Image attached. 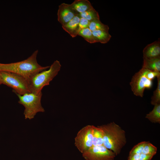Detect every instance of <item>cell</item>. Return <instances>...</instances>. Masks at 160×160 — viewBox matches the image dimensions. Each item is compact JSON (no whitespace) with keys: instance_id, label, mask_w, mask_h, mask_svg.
<instances>
[{"instance_id":"cell-1","label":"cell","mask_w":160,"mask_h":160,"mask_svg":"<svg viewBox=\"0 0 160 160\" xmlns=\"http://www.w3.org/2000/svg\"><path fill=\"white\" fill-rule=\"evenodd\" d=\"M38 51H35L26 59L18 62L7 64L0 63V71L14 73L28 80L36 74L49 68L50 66H42L37 62Z\"/></svg>"},{"instance_id":"cell-2","label":"cell","mask_w":160,"mask_h":160,"mask_svg":"<svg viewBox=\"0 0 160 160\" xmlns=\"http://www.w3.org/2000/svg\"><path fill=\"white\" fill-rule=\"evenodd\" d=\"M98 126L103 132V145L116 156L119 154L127 143L125 131L114 122Z\"/></svg>"},{"instance_id":"cell-3","label":"cell","mask_w":160,"mask_h":160,"mask_svg":"<svg viewBox=\"0 0 160 160\" xmlns=\"http://www.w3.org/2000/svg\"><path fill=\"white\" fill-rule=\"evenodd\" d=\"M61 67L60 62L56 60L48 70L41 71L31 77L28 81L31 93L37 94L41 92L43 88L49 85L50 82L57 75Z\"/></svg>"},{"instance_id":"cell-4","label":"cell","mask_w":160,"mask_h":160,"mask_svg":"<svg viewBox=\"0 0 160 160\" xmlns=\"http://www.w3.org/2000/svg\"><path fill=\"white\" fill-rule=\"evenodd\" d=\"M16 94L19 99L18 103L25 108L23 114L25 119H31L38 113L45 111L41 103L42 92L37 94L30 93L22 95Z\"/></svg>"},{"instance_id":"cell-5","label":"cell","mask_w":160,"mask_h":160,"mask_svg":"<svg viewBox=\"0 0 160 160\" xmlns=\"http://www.w3.org/2000/svg\"><path fill=\"white\" fill-rule=\"evenodd\" d=\"M0 78L1 84L13 89L16 94L22 95L31 93L28 79L16 73L0 71Z\"/></svg>"},{"instance_id":"cell-6","label":"cell","mask_w":160,"mask_h":160,"mask_svg":"<svg viewBox=\"0 0 160 160\" xmlns=\"http://www.w3.org/2000/svg\"><path fill=\"white\" fill-rule=\"evenodd\" d=\"M148 69L142 68L133 76L130 82L131 89L134 94L143 97L145 89H150L153 86V81L147 77Z\"/></svg>"},{"instance_id":"cell-7","label":"cell","mask_w":160,"mask_h":160,"mask_svg":"<svg viewBox=\"0 0 160 160\" xmlns=\"http://www.w3.org/2000/svg\"><path fill=\"white\" fill-rule=\"evenodd\" d=\"M93 125H87L81 128L75 138V145L83 154L93 146Z\"/></svg>"},{"instance_id":"cell-8","label":"cell","mask_w":160,"mask_h":160,"mask_svg":"<svg viewBox=\"0 0 160 160\" xmlns=\"http://www.w3.org/2000/svg\"><path fill=\"white\" fill-rule=\"evenodd\" d=\"M82 156L86 160H114L116 156L112 151L103 145L92 146Z\"/></svg>"},{"instance_id":"cell-9","label":"cell","mask_w":160,"mask_h":160,"mask_svg":"<svg viewBox=\"0 0 160 160\" xmlns=\"http://www.w3.org/2000/svg\"><path fill=\"white\" fill-rule=\"evenodd\" d=\"M78 14H79L72 9L70 4L62 3L58 7L57 20L62 26H64Z\"/></svg>"},{"instance_id":"cell-10","label":"cell","mask_w":160,"mask_h":160,"mask_svg":"<svg viewBox=\"0 0 160 160\" xmlns=\"http://www.w3.org/2000/svg\"><path fill=\"white\" fill-rule=\"evenodd\" d=\"M143 58H151L160 57V42L155 41L147 45L143 50Z\"/></svg>"},{"instance_id":"cell-11","label":"cell","mask_w":160,"mask_h":160,"mask_svg":"<svg viewBox=\"0 0 160 160\" xmlns=\"http://www.w3.org/2000/svg\"><path fill=\"white\" fill-rule=\"evenodd\" d=\"M81 17L79 14L76 15L62 27L72 38L76 37L79 33V25Z\"/></svg>"},{"instance_id":"cell-12","label":"cell","mask_w":160,"mask_h":160,"mask_svg":"<svg viewBox=\"0 0 160 160\" xmlns=\"http://www.w3.org/2000/svg\"><path fill=\"white\" fill-rule=\"evenodd\" d=\"M70 5L72 9L79 14L94 8L88 0H75Z\"/></svg>"},{"instance_id":"cell-13","label":"cell","mask_w":160,"mask_h":160,"mask_svg":"<svg viewBox=\"0 0 160 160\" xmlns=\"http://www.w3.org/2000/svg\"><path fill=\"white\" fill-rule=\"evenodd\" d=\"M143 60L142 68L160 72V57L151 58H143Z\"/></svg>"},{"instance_id":"cell-14","label":"cell","mask_w":160,"mask_h":160,"mask_svg":"<svg viewBox=\"0 0 160 160\" xmlns=\"http://www.w3.org/2000/svg\"><path fill=\"white\" fill-rule=\"evenodd\" d=\"M92 33L96 42L105 44L109 41L111 37L108 31L96 30L92 31Z\"/></svg>"},{"instance_id":"cell-15","label":"cell","mask_w":160,"mask_h":160,"mask_svg":"<svg viewBox=\"0 0 160 160\" xmlns=\"http://www.w3.org/2000/svg\"><path fill=\"white\" fill-rule=\"evenodd\" d=\"M145 118L153 123H160V103L154 105L152 110L146 114Z\"/></svg>"},{"instance_id":"cell-16","label":"cell","mask_w":160,"mask_h":160,"mask_svg":"<svg viewBox=\"0 0 160 160\" xmlns=\"http://www.w3.org/2000/svg\"><path fill=\"white\" fill-rule=\"evenodd\" d=\"M93 146L103 145V134L101 129L98 126L93 125Z\"/></svg>"},{"instance_id":"cell-17","label":"cell","mask_w":160,"mask_h":160,"mask_svg":"<svg viewBox=\"0 0 160 160\" xmlns=\"http://www.w3.org/2000/svg\"><path fill=\"white\" fill-rule=\"evenodd\" d=\"M88 28L92 31L102 30L109 31V27L101 22L100 19H96L90 22Z\"/></svg>"},{"instance_id":"cell-18","label":"cell","mask_w":160,"mask_h":160,"mask_svg":"<svg viewBox=\"0 0 160 160\" xmlns=\"http://www.w3.org/2000/svg\"><path fill=\"white\" fill-rule=\"evenodd\" d=\"M81 17L84 18L90 22L96 19H100L98 12L94 8L79 14Z\"/></svg>"},{"instance_id":"cell-19","label":"cell","mask_w":160,"mask_h":160,"mask_svg":"<svg viewBox=\"0 0 160 160\" xmlns=\"http://www.w3.org/2000/svg\"><path fill=\"white\" fill-rule=\"evenodd\" d=\"M78 35L82 37L86 41L90 44L96 43L92 31L88 28L81 30L79 32Z\"/></svg>"},{"instance_id":"cell-20","label":"cell","mask_w":160,"mask_h":160,"mask_svg":"<svg viewBox=\"0 0 160 160\" xmlns=\"http://www.w3.org/2000/svg\"><path fill=\"white\" fill-rule=\"evenodd\" d=\"M157 78V87L154 91L153 95L151 97V103L154 105L160 103V76Z\"/></svg>"},{"instance_id":"cell-21","label":"cell","mask_w":160,"mask_h":160,"mask_svg":"<svg viewBox=\"0 0 160 160\" xmlns=\"http://www.w3.org/2000/svg\"><path fill=\"white\" fill-rule=\"evenodd\" d=\"M157 148L148 141H145L142 153L154 156L157 153Z\"/></svg>"},{"instance_id":"cell-22","label":"cell","mask_w":160,"mask_h":160,"mask_svg":"<svg viewBox=\"0 0 160 160\" xmlns=\"http://www.w3.org/2000/svg\"><path fill=\"white\" fill-rule=\"evenodd\" d=\"M145 141L141 142L135 145L129 152V154L142 153Z\"/></svg>"},{"instance_id":"cell-23","label":"cell","mask_w":160,"mask_h":160,"mask_svg":"<svg viewBox=\"0 0 160 160\" xmlns=\"http://www.w3.org/2000/svg\"><path fill=\"white\" fill-rule=\"evenodd\" d=\"M89 23L90 21L87 20L81 17L79 25V32L83 29L88 28Z\"/></svg>"},{"instance_id":"cell-24","label":"cell","mask_w":160,"mask_h":160,"mask_svg":"<svg viewBox=\"0 0 160 160\" xmlns=\"http://www.w3.org/2000/svg\"><path fill=\"white\" fill-rule=\"evenodd\" d=\"M153 156L141 153L140 154L139 160H151Z\"/></svg>"},{"instance_id":"cell-25","label":"cell","mask_w":160,"mask_h":160,"mask_svg":"<svg viewBox=\"0 0 160 160\" xmlns=\"http://www.w3.org/2000/svg\"><path fill=\"white\" fill-rule=\"evenodd\" d=\"M140 154H129L127 160H139Z\"/></svg>"},{"instance_id":"cell-26","label":"cell","mask_w":160,"mask_h":160,"mask_svg":"<svg viewBox=\"0 0 160 160\" xmlns=\"http://www.w3.org/2000/svg\"><path fill=\"white\" fill-rule=\"evenodd\" d=\"M1 84V79H0V84Z\"/></svg>"}]
</instances>
